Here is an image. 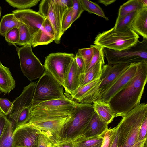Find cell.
I'll return each mask as SVG.
<instances>
[{"label": "cell", "mask_w": 147, "mask_h": 147, "mask_svg": "<svg viewBox=\"0 0 147 147\" xmlns=\"http://www.w3.org/2000/svg\"><path fill=\"white\" fill-rule=\"evenodd\" d=\"M58 144L61 147H74V142H59Z\"/></svg>", "instance_id": "cell-44"}, {"label": "cell", "mask_w": 147, "mask_h": 147, "mask_svg": "<svg viewBox=\"0 0 147 147\" xmlns=\"http://www.w3.org/2000/svg\"><path fill=\"white\" fill-rule=\"evenodd\" d=\"M92 45L94 49V54L90 63L85 70L84 74L92 68L100 60L104 59L103 48L95 45Z\"/></svg>", "instance_id": "cell-32"}, {"label": "cell", "mask_w": 147, "mask_h": 147, "mask_svg": "<svg viewBox=\"0 0 147 147\" xmlns=\"http://www.w3.org/2000/svg\"><path fill=\"white\" fill-rule=\"evenodd\" d=\"M73 3V23L77 19L84 11L80 0H72Z\"/></svg>", "instance_id": "cell-38"}, {"label": "cell", "mask_w": 147, "mask_h": 147, "mask_svg": "<svg viewBox=\"0 0 147 147\" xmlns=\"http://www.w3.org/2000/svg\"><path fill=\"white\" fill-rule=\"evenodd\" d=\"M108 129V125L100 119L95 111L87 126L78 138H87L102 135Z\"/></svg>", "instance_id": "cell-17"}, {"label": "cell", "mask_w": 147, "mask_h": 147, "mask_svg": "<svg viewBox=\"0 0 147 147\" xmlns=\"http://www.w3.org/2000/svg\"><path fill=\"white\" fill-rule=\"evenodd\" d=\"M80 1L84 11L90 13L96 14L106 20H108L102 9L97 3L88 0H80Z\"/></svg>", "instance_id": "cell-27"}, {"label": "cell", "mask_w": 147, "mask_h": 147, "mask_svg": "<svg viewBox=\"0 0 147 147\" xmlns=\"http://www.w3.org/2000/svg\"><path fill=\"white\" fill-rule=\"evenodd\" d=\"M116 1L115 0H100L98 2L103 4L105 6L110 5Z\"/></svg>", "instance_id": "cell-46"}, {"label": "cell", "mask_w": 147, "mask_h": 147, "mask_svg": "<svg viewBox=\"0 0 147 147\" xmlns=\"http://www.w3.org/2000/svg\"><path fill=\"white\" fill-rule=\"evenodd\" d=\"M143 147H147V141L144 144Z\"/></svg>", "instance_id": "cell-50"}, {"label": "cell", "mask_w": 147, "mask_h": 147, "mask_svg": "<svg viewBox=\"0 0 147 147\" xmlns=\"http://www.w3.org/2000/svg\"><path fill=\"white\" fill-rule=\"evenodd\" d=\"M36 82H34L24 87L20 95L12 102L13 106L8 119L11 121L24 109L32 105Z\"/></svg>", "instance_id": "cell-15"}, {"label": "cell", "mask_w": 147, "mask_h": 147, "mask_svg": "<svg viewBox=\"0 0 147 147\" xmlns=\"http://www.w3.org/2000/svg\"><path fill=\"white\" fill-rule=\"evenodd\" d=\"M6 41L9 44L14 45L19 41V32L17 27H16L7 32L4 36Z\"/></svg>", "instance_id": "cell-37"}, {"label": "cell", "mask_w": 147, "mask_h": 147, "mask_svg": "<svg viewBox=\"0 0 147 147\" xmlns=\"http://www.w3.org/2000/svg\"><path fill=\"white\" fill-rule=\"evenodd\" d=\"M19 21L27 26L33 37L42 29L45 18L38 11L30 9L16 10L12 11Z\"/></svg>", "instance_id": "cell-13"}, {"label": "cell", "mask_w": 147, "mask_h": 147, "mask_svg": "<svg viewBox=\"0 0 147 147\" xmlns=\"http://www.w3.org/2000/svg\"><path fill=\"white\" fill-rule=\"evenodd\" d=\"M56 147H61L58 144H56Z\"/></svg>", "instance_id": "cell-52"}, {"label": "cell", "mask_w": 147, "mask_h": 147, "mask_svg": "<svg viewBox=\"0 0 147 147\" xmlns=\"http://www.w3.org/2000/svg\"><path fill=\"white\" fill-rule=\"evenodd\" d=\"M56 144L50 138L40 131L37 139L36 147H56Z\"/></svg>", "instance_id": "cell-34"}, {"label": "cell", "mask_w": 147, "mask_h": 147, "mask_svg": "<svg viewBox=\"0 0 147 147\" xmlns=\"http://www.w3.org/2000/svg\"><path fill=\"white\" fill-rule=\"evenodd\" d=\"M68 8L60 0H44L39 5L38 12L45 18H48L54 30L55 36L54 41L59 44L63 34L61 29L63 17Z\"/></svg>", "instance_id": "cell-11"}, {"label": "cell", "mask_w": 147, "mask_h": 147, "mask_svg": "<svg viewBox=\"0 0 147 147\" xmlns=\"http://www.w3.org/2000/svg\"><path fill=\"white\" fill-rule=\"evenodd\" d=\"M42 27L44 30L47 34L54 39L55 31L51 24L48 18H45L42 24Z\"/></svg>", "instance_id": "cell-40"}, {"label": "cell", "mask_w": 147, "mask_h": 147, "mask_svg": "<svg viewBox=\"0 0 147 147\" xmlns=\"http://www.w3.org/2000/svg\"><path fill=\"white\" fill-rule=\"evenodd\" d=\"M147 115L143 120L140 126L139 134L138 141H141L147 138Z\"/></svg>", "instance_id": "cell-41"}, {"label": "cell", "mask_w": 147, "mask_h": 147, "mask_svg": "<svg viewBox=\"0 0 147 147\" xmlns=\"http://www.w3.org/2000/svg\"><path fill=\"white\" fill-rule=\"evenodd\" d=\"M7 116L0 110V137L1 136L5 127Z\"/></svg>", "instance_id": "cell-43"}, {"label": "cell", "mask_w": 147, "mask_h": 147, "mask_svg": "<svg viewBox=\"0 0 147 147\" xmlns=\"http://www.w3.org/2000/svg\"><path fill=\"white\" fill-rule=\"evenodd\" d=\"M40 131L30 125H24L15 129L13 134V147H36Z\"/></svg>", "instance_id": "cell-12"}, {"label": "cell", "mask_w": 147, "mask_h": 147, "mask_svg": "<svg viewBox=\"0 0 147 147\" xmlns=\"http://www.w3.org/2000/svg\"><path fill=\"white\" fill-rule=\"evenodd\" d=\"M1 11H2L1 7H0V18L1 17Z\"/></svg>", "instance_id": "cell-51"}, {"label": "cell", "mask_w": 147, "mask_h": 147, "mask_svg": "<svg viewBox=\"0 0 147 147\" xmlns=\"http://www.w3.org/2000/svg\"><path fill=\"white\" fill-rule=\"evenodd\" d=\"M19 22L13 13L3 16L0 22V35L4 37L8 31L17 27Z\"/></svg>", "instance_id": "cell-22"}, {"label": "cell", "mask_w": 147, "mask_h": 147, "mask_svg": "<svg viewBox=\"0 0 147 147\" xmlns=\"http://www.w3.org/2000/svg\"><path fill=\"white\" fill-rule=\"evenodd\" d=\"M73 15V7L68 8L64 13L62 18L61 22V29L62 33L64 32L72 24Z\"/></svg>", "instance_id": "cell-33"}, {"label": "cell", "mask_w": 147, "mask_h": 147, "mask_svg": "<svg viewBox=\"0 0 147 147\" xmlns=\"http://www.w3.org/2000/svg\"><path fill=\"white\" fill-rule=\"evenodd\" d=\"M9 5L19 10L28 9L36 5L40 0H6Z\"/></svg>", "instance_id": "cell-31"}, {"label": "cell", "mask_w": 147, "mask_h": 147, "mask_svg": "<svg viewBox=\"0 0 147 147\" xmlns=\"http://www.w3.org/2000/svg\"><path fill=\"white\" fill-rule=\"evenodd\" d=\"M17 28L19 32V39L16 44L22 46L28 44L31 45L32 36L26 25L19 21Z\"/></svg>", "instance_id": "cell-28"}, {"label": "cell", "mask_w": 147, "mask_h": 147, "mask_svg": "<svg viewBox=\"0 0 147 147\" xmlns=\"http://www.w3.org/2000/svg\"><path fill=\"white\" fill-rule=\"evenodd\" d=\"M103 134L90 138H79L74 141V147H101Z\"/></svg>", "instance_id": "cell-24"}, {"label": "cell", "mask_w": 147, "mask_h": 147, "mask_svg": "<svg viewBox=\"0 0 147 147\" xmlns=\"http://www.w3.org/2000/svg\"><path fill=\"white\" fill-rule=\"evenodd\" d=\"M54 40V38L49 36L43 29H42L33 36L31 46L34 47L38 45H47Z\"/></svg>", "instance_id": "cell-29"}, {"label": "cell", "mask_w": 147, "mask_h": 147, "mask_svg": "<svg viewBox=\"0 0 147 147\" xmlns=\"http://www.w3.org/2000/svg\"><path fill=\"white\" fill-rule=\"evenodd\" d=\"M131 29L143 39H147V7H143L137 11Z\"/></svg>", "instance_id": "cell-18"}, {"label": "cell", "mask_w": 147, "mask_h": 147, "mask_svg": "<svg viewBox=\"0 0 147 147\" xmlns=\"http://www.w3.org/2000/svg\"><path fill=\"white\" fill-rule=\"evenodd\" d=\"M75 58L81 76L84 75L85 71V66L82 56L77 52L76 54Z\"/></svg>", "instance_id": "cell-42"}, {"label": "cell", "mask_w": 147, "mask_h": 147, "mask_svg": "<svg viewBox=\"0 0 147 147\" xmlns=\"http://www.w3.org/2000/svg\"><path fill=\"white\" fill-rule=\"evenodd\" d=\"M143 7L139 0L128 1L120 6L117 18H119L133 12L138 11Z\"/></svg>", "instance_id": "cell-25"}, {"label": "cell", "mask_w": 147, "mask_h": 147, "mask_svg": "<svg viewBox=\"0 0 147 147\" xmlns=\"http://www.w3.org/2000/svg\"><path fill=\"white\" fill-rule=\"evenodd\" d=\"M60 2L67 8H69L73 6L72 0H60Z\"/></svg>", "instance_id": "cell-45"}, {"label": "cell", "mask_w": 147, "mask_h": 147, "mask_svg": "<svg viewBox=\"0 0 147 147\" xmlns=\"http://www.w3.org/2000/svg\"><path fill=\"white\" fill-rule=\"evenodd\" d=\"M147 80V61L138 63L136 73L131 80L109 102L115 117L125 115L140 104Z\"/></svg>", "instance_id": "cell-2"}, {"label": "cell", "mask_w": 147, "mask_h": 147, "mask_svg": "<svg viewBox=\"0 0 147 147\" xmlns=\"http://www.w3.org/2000/svg\"><path fill=\"white\" fill-rule=\"evenodd\" d=\"M130 65L119 63L112 65L108 64L103 65L100 76L101 81L84 95L78 102L92 104L99 99Z\"/></svg>", "instance_id": "cell-5"}, {"label": "cell", "mask_w": 147, "mask_h": 147, "mask_svg": "<svg viewBox=\"0 0 147 147\" xmlns=\"http://www.w3.org/2000/svg\"><path fill=\"white\" fill-rule=\"evenodd\" d=\"M105 57L108 64L128 63L147 61V39L138 41L134 45L120 51L103 48Z\"/></svg>", "instance_id": "cell-7"}, {"label": "cell", "mask_w": 147, "mask_h": 147, "mask_svg": "<svg viewBox=\"0 0 147 147\" xmlns=\"http://www.w3.org/2000/svg\"><path fill=\"white\" fill-rule=\"evenodd\" d=\"M15 47L19 59L21 70L30 81L40 78L45 73L44 65L33 53L30 44Z\"/></svg>", "instance_id": "cell-9"}, {"label": "cell", "mask_w": 147, "mask_h": 147, "mask_svg": "<svg viewBox=\"0 0 147 147\" xmlns=\"http://www.w3.org/2000/svg\"><path fill=\"white\" fill-rule=\"evenodd\" d=\"M95 111L100 119L107 125L115 117V114L109 103L97 99L92 103Z\"/></svg>", "instance_id": "cell-20"}, {"label": "cell", "mask_w": 147, "mask_h": 147, "mask_svg": "<svg viewBox=\"0 0 147 147\" xmlns=\"http://www.w3.org/2000/svg\"><path fill=\"white\" fill-rule=\"evenodd\" d=\"M14 130L12 123L7 118L3 130L0 137V147H13V134Z\"/></svg>", "instance_id": "cell-23"}, {"label": "cell", "mask_w": 147, "mask_h": 147, "mask_svg": "<svg viewBox=\"0 0 147 147\" xmlns=\"http://www.w3.org/2000/svg\"><path fill=\"white\" fill-rule=\"evenodd\" d=\"M78 103L66 97L41 102L32 107L30 119L25 124L32 125L51 137H58Z\"/></svg>", "instance_id": "cell-1"}, {"label": "cell", "mask_w": 147, "mask_h": 147, "mask_svg": "<svg viewBox=\"0 0 147 147\" xmlns=\"http://www.w3.org/2000/svg\"><path fill=\"white\" fill-rule=\"evenodd\" d=\"M139 1L142 4L143 7H147V0H139Z\"/></svg>", "instance_id": "cell-49"}, {"label": "cell", "mask_w": 147, "mask_h": 147, "mask_svg": "<svg viewBox=\"0 0 147 147\" xmlns=\"http://www.w3.org/2000/svg\"><path fill=\"white\" fill-rule=\"evenodd\" d=\"M139 38V35L131 29L122 32L116 30L113 27L99 33L93 43L103 48L120 51L134 45Z\"/></svg>", "instance_id": "cell-6"}, {"label": "cell", "mask_w": 147, "mask_h": 147, "mask_svg": "<svg viewBox=\"0 0 147 147\" xmlns=\"http://www.w3.org/2000/svg\"><path fill=\"white\" fill-rule=\"evenodd\" d=\"M66 97L63 87L45 72L36 83L32 101V107L45 101Z\"/></svg>", "instance_id": "cell-8"}, {"label": "cell", "mask_w": 147, "mask_h": 147, "mask_svg": "<svg viewBox=\"0 0 147 147\" xmlns=\"http://www.w3.org/2000/svg\"><path fill=\"white\" fill-rule=\"evenodd\" d=\"M116 131V127L108 129L104 133L103 140L101 147H111Z\"/></svg>", "instance_id": "cell-36"}, {"label": "cell", "mask_w": 147, "mask_h": 147, "mask_svg": "<svg viewBox=\"0 0 147 147\" xmlns=\"http://www.w3.org/2000/svg\"><path fill=\"white\" fill-rule=\"evenodd\" d=\"M95 111L92 104L78 103L71 118L61 131L59 142H74L78 138Z\"/></svg>", "instance_id": "cell-4"}, {"label": "cell", "mask_w": 147, "mask_h": 147, "mask_svg": "<svg viewBox=\"0 0 147 147\" xmlns=\"http://www.w3.org/2000/svg\"><path fill=\"white\" fill-rule=\"evenodd\" d=\"M111 147H118V137L117 131Z\"/></svg>", "instance_id": "cell-48"}, {"label": "cell", "mask_w": 147, "mask_h": 147, "mask_svg": "<svg viewBox=\"0 0 147 147\" xmlns=\"http://www.w3.org/2000/svg\"><path fill=\"white\" fill-rule=\"evenodd\" d=\"M100 76L96 79L79 88L73 95L71 96V99L72 100L73 99L75 100L77 102H78L84 95L101 81Z\"/></svg>", "instance_id": "cell-30"}, {"label": "cell", "mask_w": 147, "mask_h": 147, "mask_svg": "<svg viewBox=\"0 0 147 147\" xmlns=\"http://www.w3.org/2000/svg\"><path fill=\"white\" fill-rule=\"evenodd\" d=\"M78 52L82 57L85 65V70L93 56V48L91 45L89 48L79 49Z\"/></svg>", "instance_id": "cell-35"}, {"label": "cell", "mask_w": 147, "mask_h": 147, "mask_svg": "<svg viewBox=\"0 0 147 147\" xmlns=\"http://www.w3.org/2000/svg\"><path fill=\"white\" fill-rule=\"evenodd\" d=\"M81 76L74 58L70 65L65 78L64 88L67 94L71 96L78 90L80 84Z\"/></svg>", "instance_id": "cell-16"}, {"label": "cell", "mask_w": 147, "mask_h": 147, "mask_svg": "<svg viewBox=\"0 0 147 147\" xmlns=\"http://www.w3.org/2000/svg\"><path fill=\"white\" fill-rule=\"evenodd\" d=\"M147 141V139L139 141L131 147H143L145 143Z\"/></svg>", "instance_id": "cell-47"}, {"label": "cell", "mask_w": 147, "mask_h": 147, "mask_svg": "<svg viewBox=\"0 0 147 147\" xmlns=\"http://www.w3.org/2000/svg\"><path fill=\"white\" fill-rule=\"evenodd\" d=\"M137 11L131 13L119 18H117L114 29L116 30L124 32L131 29V26Z\"/></svg>", "instance_id": "cell-26"}, {"label": "cell", "mask_w": 147, "mask_h": 147, "mask_svg": "<svg viewBox=\"0 0 147 147\" xmlns=\"http://www.w3.org/2000/svg\"><path fill=\"white\" fill-rule=\"evenodd\" d=\"M105 63L104 59L100 60L84 75L81 76L80 83L78 89L99 77L101 74L102 66Z\"/></svg>", "instance_id": "cell-21"}, {"label": "cell", "mask_w": 147, "mask_h": 147, "mask_svg": "<svg viewBox=\"0 0 147 147\" xmlns=\"http://www.w3.org/2000/svg\"><path fill=\"white\" fill-rule=\"evenodd\" d=\"M138 63L130 64L129 67L98 99L103 102L109 103L111 99L135 76L137 71Z\"/></svg>", "instance_id": "cell-14"}, {"label": "cell", "mask_w": 147, "mask_h": 147, "mask_svg": "<svg viewBox=\"0 0 147 147\" xmlns=\"http://www.w3.org/2000/svg\"><path fill=\"white\" fill-rule=\"evenodd\" d=\"M75 57L73 53L57 52L49 54L45 57V71L64 87V80L67 70Z\"/></svg>", "instance_id": "cell-10"}, {"label": "cell", "mask_w": 147, "mask_h": 147, "mask_svg": "<svg viewBox=\"0 0 147 147\" xmlns=\"http://www.w3.org/2000/svg\"></svg>", "instance_id": "cell-53"}, {"label": "cell", "mask_w": 147, "mask_h": 147, "mask_svg": "<svg viewBox=\"0 0 147 147\" xmlns=\"http://www.w3.org/2000/svg\"><path fill=\"white\" fill-rule=\"evenodd\" d=\"M15 86V81L9 68L3 65L0 61V91L9 93Z\"/></svg>", "instance_id": "cell-19"}, {"label": "cell", "mask_w": 147, "mask_h": 147, "mask_svg": "<svg viewBox=\"0 0 147 147\" xmlns=\"http://www.w3.org/2000/svg\"><path fill=\"white\" fill-rule=\"evenodd\" d=\"M147 115V104L142 103L129 112L116 126L118 147H131L138 142L139 130Z\"/></svg>", "instance_id": "cell-3"}, {"label": "cell", "mask_w": 147, "mask_h": 147, "mask_svg": "<svg viewBox=\"0 0 147 147\" xmlns=\"http://www.w3.org/2000/svg\"><path fill=\"white\" fill-rule=\"evenodd\" d=\"M13 102L6 98H0V110L7 116L9 114Z\"/></svg>", "instance_id": "cell-39"}]
</instances>
